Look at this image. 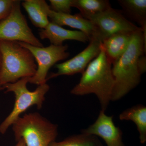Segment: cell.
Segmentation results:
<instances>
[{"mask_svg": "<svg viewBox=\"0 0 146 146\" xmlns=\"http://www.w3.org/2000/svg\"><path fill=\"white\" fill-rule=\"evenodd\" d=\"M138 68L141 74L145 72L146 71V57L145 54L139 57L138 61Z\"/></svg>", "mask_w": 146, "mask_h": 146, "instance_id": "obj_21", "label": "cell"}, {"mask_svg": "<svg viewBox=\"0 0 146 146\" xmlns=\"http://www.w3.org/2000/svg\"><path fill=\"white\" fill-rule=\"evenodd\" d=\"M101 44V42L98 39L91 40L86 48L72 58L63 63L56 64L55 68L57 69V72L52 73L48 76L47 81L58 76L82 74L89 63L99 54Z\"/></svg>", "mask_w": 146, "mask_h": 146, "instance_id": "obj_9", "label": "cell"}, {"mask_svg": "<svg viewBox=\"0 0 146 146\" xmlns=\"http://www.w3.org/2000/svg\"><path fill=\"white\" fill-rule=\"evenodd\" d=\"M16 142L17 143L15 146H26L23 140L22 139H20Z\"/></svg>", "mask_w": 146, "mask_h": 146, "instance_id": "obj_22", "label": "cell"}, {"mask_svg": "<svg viewBox=\"0 0 146 146\" xmlns=\"http://www.w3.org/2000/svg\"><path fill=\"white\" fill-rule=\"evenodd\" d=\"M2 64L0 90L6 84L35 74L37 65L32 54L16 41H0Z\"/></svg>", "mask_w": 146, "mask_h": 146, "instance_id": "obj_3", "label": "cell"}, {"mask_svg": "<svg viewBox=\"0 0 146 146\" xmlns=\"http://www.w3.org/2000/svg\"><path fill=\"white\" fill-rule=\"evenodd\" d=\"M112 67L101 44L99 54L89 63L82 74L79 82L71 90V94L77 96L95 94L101 110L105 112L111 101L115 84Z\"/></svg>", "mask_w": 146, "mask_h": 146, "instance_id": "obj_2", "label": "cell"}, {"mask_svg": "<svg viewBox=\"0 0 146 146\" xmlns=\"http://www.w3.org/2000/svg\"><path fill=\"white\" fill-rule=\"evenodd\" d=\"M81 133L100 137L107 146H125L122 132L115 125L113 116H108L102 110L100 111L96 121L87 128L82 129Z\"/></svg>", "mask_w": 146, "mask_h": 146, "instance_id": "obj_10", "label": "cell"}, {"mask_svg": "<svg viewBox=\"0 0 146 146\" xmlns=\"http://www.w3.org/2000/svg\"><path fill=\"white\" fill-rule=\"evenodd\" d=\"M88 20L97 27L102 42L106 37L116 33H133L141 29L128 21L121 12L112 7L91 16Z\"/></svg>", "mask_w": 146, "mask_h": 146, "instance_id": "obj_8", "label": "cell"}, {"mask_svg": "<svg viewBox=\"0 0 146 146\" xmlns=\"http://www.w3.org/2000/svg\"><path fill=\"white\" fill-rule=\"evenodd\" d=\"M125 13L132 21L146 28V0H119L118 1Z\"/></svg>", "mask_w": 146, "mask_h": 146, "instance_id": "obj_16", "label": "cell"}, {"mask_svg": "<svg viewBox=\"0 0 146 146\" xmlns=\"http://www.w3.org/2000/svg\"><path fill=\"white\" fill-rule=\"evenodd\" d=\"M49 146H103L97 136L81 133L69 136L63 141L52 142Z\"/></svg>", "mask_w": 146, "mask_h": 146, "instance_id": "obj_18", "label": "cell"}, {"mask_svg": "<svg viewBox=\"0 0 146 146\" xmlns=\"http://www.w3.org/2000/svg\"><path fill=\"white\" fill-rule=\"evenodd\" d=\"M14 0H0V23L8 17Z\"/></svg>", "mask_w": 146, "mask_h": 146, "instance_id": "obj_20", "label": "cell"}, {"mask_svg": "<svg viewBox=\"0 0 146 146\" xmlns=\"http://www.w3.org/2000/svg\"><path fill=\"white\" fill-rule=\"evenodd\" d=\"M21 1L14 0L11 12L0 23V41H16L36 47H43L29 27L25 16L22 13Z\"/></svg>", "mask_w": 146, "mask_h": 146, "instance_id": "obj_6", "label": "cell"}, {"mask_svg": "<svg viewBox=\"0 0 146 146\" xmlns=\"http://www.w3.org/2000/svg\"><path fill=\"white\" fill-rule=\"evenodd\" d=\"M46 3L45 0H25L22 3L32 23L41 29L45 28L50 23L45 10Z\"/></svg>", "mask_w": 146, "mask_h": 146, "instance_id": "obj_14", "label": "cell"}, {"mask_svg": "<svg viewBox=\"0 0 146 146\" xmlns=\"http://www.w3.org/2000/svg\"><path fill=\"white\" fill-rule=\"evenodd\" d=\"M39 34L40 39H48L51 44L55 46H62L63 42L67 40L83 43L89 42L88 36L82 32L66 29L50 21L45 28L40 30Z\"/></svg>", "mask_w": 146, "mask_h": 146, "instance_id": "obj_12", "label": "cell"}, {"mask_svg": "<svg viewBox=\"0 0 146 146\" xmlns=\"http://www.w3.org/2000/svg\"><path fill=\"white\" fill-rule=\"evenodd\" d=\"M51 10L58 13L71 14L72 0H50Z\"/></svg>", "mask_w": 146, "mask_h": 146, "instance_id": "obj_19", "label": "cell"}, {"mask_svg": "<svg viewBox=\"0 0 146 146\" xmlns=\"http://www.w3.org/2000/svg\"><path fill=\"white\" fill-rule=\"evenodd\" d=\"M12 128L16 141L23 139L26 146H49L58 135L57 125L37 112L20 117Z\"/></svg>", "mask_w": 146, "mask_h": 146, "instance_id": "obj_4", "label": "cell"}, {"mask_svg": "<svg viewBox=\"0 0 146 146\" xmlns=\"http://www.w3.org/2000/svg\"><path fill=\"white\" fill-rule=\"evenodd\" d=\"M18 42L31 52L37 63L36 72L30 78L29 83L37 86L46 83L50 69L58 62L65 60L70 56V53L67 52L68 45L57 46L51 44L47 47H36L24 42Z\"/></svg>", "mask_w": 146, "mask_h": 146, "instance_id": "obj_7", "label": "cell"}, {"mask_svg": "<svg viewBox=\"0 0 146 146\" xmlns=\"http://www.w3.org/2000/svg\"><path fill=\"white\" fill-rule=\"evenodd\" d=\"M45 10L50 22L60 27L68 26L79 30L87 35L89 42L96 39L102 42L100 35L97 27L91 21L84 18L80 13L72 15L56 13L51 10L47 3L45 4Z\"/></svg>", "mask_w": 146, "mask_h": 146, "instance_id": "obj_11", "label": "cell"}, {"mask_svg": "<svg viewBox=\"0 0 146 146\" xmlns=\"http://www.w3.org/2000/svg\"><path fill=\"white\" fill-rule=\"evenodd\" d=\"M2 64V56L1 54L0 51V72H1V67Z\"/></svg>", "mask_w": 146, "mask_h": 146, "instance_id": "obj_23", "label": "cell"}, {"mask_svg": "<svg viewBox=\"0 0 146 146\" xmlns=\"http://www.w3.org/2000/svg\"><path fill=\"white\" fill-rule=\"evenodd\" d=\"M120 120L131 121L136 124L141 143L146 142V107L142 104L134 106L120 114Z\"/></svg>", "mask_w": 146, "mask_h": 146, "instance_id": "obj_15", "label": "cell"}, {"mask_svg": "<svg viewBox=\"0 0 146 146\" xmlns=\"http://www.w3.org/2000/svg\"><path fill=\"white\" fill-rule=\"evenodd\" d=\"M30 78H23L2 87L3 90H5V93H13L15 100L11 112L0 124V133L1 134H5L21 115L31 106H35L38 110L42 108L50 86L47 83L43 84L38 85L34 91H29L27 84Z\"/></svg>", "mask_w": 146, "mask_h": 146, "instance_id": "obj_5", "label": "cell"}, {"mask_svg": "<svg viewBox=\"0 0 146 146\" xmlns=\"http://www.w3.org/2000/svg\"><path fill=\"white\" fill-rule=\"evenodd\" d=\"M133 33H116L102 41V46L112 65L127 49Z\"/></svg>", "mask_w": 146, "mask_h": 146, "instance_id": "obj_13", "label": "cell"}, {"mask_svg": "<svg viewBox=\"0 0 146 146\" xmlns=\"http://www.w3.org/2000/svg\"><path fill=\"white\" fill-rule=\"evenodd\" d=\"M146 35L143 29L133 33L127 49L112 64L115 84L111 101L122 98L140 83L142 74L138 68V59L146 51Z\"/></svg>", "mask_w": 146, "mask_h": 146, "instance_id": "obj_1", "label": "cell"}, {"mask_svg": "<svg viewBox=\"0 0 146 146\" xmlns=\"http://www.w3.org/2000/svg\"><path fill=\"white\" fill-rule=\"evenodd\" d=\"M72 7L77 8L87 19L111 7L107 0H72Z\"/></svg>", "mask_w": 146, "mask_h": 146, "instance_id": "obj_17", "label": "cell"}]
</instances>
